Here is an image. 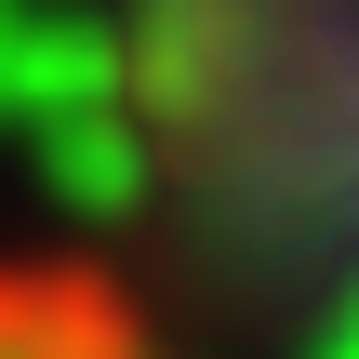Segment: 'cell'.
<instances>
[{
    "mask_svg": "<svg viewBox=\"0 0 359 359\" xmlns=\"http://www.w3.org/2000/svg\"><path fill=\"white\" fill-rule=\"evenodd\" d=\"M0 359H187V346L160 333V306L133 280L0 240Z\"/></svg>",
    "mask_w": 359,
    "mask_h": 359,
    "instance_id": "obj_1",
    "label": "cell"
}]
</instances>
